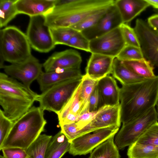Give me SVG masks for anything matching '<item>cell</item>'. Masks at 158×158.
Segmentation results:
<instances>
[{
    "instance_id": "obj_1",
    "label": "cell",
    "mask_w": 158,
    "mask_h": 158,
    "mask_svg": "<svg viewBox=\"0 0 158 158\" xmlns=\"http://www.w3.org/2000/svg\"><path fill=\"white\" fill-rule=\"evenodd\" d=\"M121 119L123 124L155 107L158 101V75L120 88Z\"/></svg>"
},
{
    "instance_id": "obj_2",
    "label": "cell",
    "mask_w": 158,
    "mask_h": 158,
    "mask_svg": "<svg viewBox=\"0 0 158 158\" xmlns=\"http://www.w3.org/2000/svg\"><path fill=\"white\" fill-rule=\"evenodd\" d=\"M114 2V0H56L53 8L44 15L45 23L49 28L70 27Z\"/></svg>"
},
{
    "instance_id": "obj_3",
    "label": "cell",
    "mask_w": 158,
    "mask_h": 158,
    "mask_svg": "<svg viewBox=\"0 0 158 158\" xmlns=\"http://www.w3.org/2000/svg\"><path fill=\"white\" fill-rule=\"evenodd\" d=\"M38 94L6 74L0 73V105L5 115L14 123L26 114Z\"/></svg>"
},
{
    "instance_id": "obj_4",
    "label": "cell",
    "mask_w": 158,
    "mask_h": 158,
    "mask_svg": "<svg viewBox=\"0 0 158 158\" xmlns=\"http://www.w3.org/2000/svg\"><path fill=\"white\" fill-rule=\"evenodd\" d=\"M44 111L40 106H32L14 122L0 150L11 147L27 150L44 130L47 122L44 118Z\"/></svg>"
},
{
    "instance_id": "obj_5",
    "label": "cell",
    "mask_w": 158,
    "mask_h": 158,
    "mask_svg": "<svg viewBox=\"0 0 158 158\" xmlns=\"http://www.w3.org/2000/svg\"><path fill=\"white\" fill-rule=\"evenodd\" d=\"M26 34L17 27L9 26L0 30V55L11 64L21 62L31 55Z\"/></svg>"
},
{
    "instance_id": "obj_6",
    "label": "cell",
    "mask_w": 158,
    "mask_h": 158,
    "mask_svg": "<svg viewBox=\"0 0 158 158\" xmlns=\"http://www.w3.org/2000/svg\"><path fill=\"white\" fill-rule=\"evenodd\" d=\"M82 77L58 83L38 94L36 101L39 102V106L44 110L52 111L57 114L80 85Z\"/></svg>"
},
{
    "instance_id": "obj_7",
    "label": "cell",
    "mask_w": 158,
    "mask_h": 158,
    "mask_svg": "<svg viewBox=\"0 0 158 158\" xmlns=\"http://www.w3.org/2000/svg\"><path fill=\"white\" fill-rule=\"evenodd\" d=\"M158 121L155 107L137 117L123 124L115 135L114 143L118 148L123 149L135 143L152 125Z\"/></svg>"
},
{
    "instance_id": "obj_8",
    "label": "cell",
    "mask_w": 158,
    "mask_h": 158,
    "mask_svg": "<svg viewBox=\"0 0 158 158\" xmlns=\"http://www.w3.org/2000/svg\"><path fill=\"white\" fill-rule=\"evenodd\" d=\"M119 127L112 126L80 135L70 142L69 153L73 156L85 155L118 132Z\"/></svg>"
},
{
    "instance_id": "obj_9",
    "label": "cell",
    "mask_w": 158,
    "mask_h": 158,
    "mask_svg": "<svg viewBox=\"0 0 158 158\" xmlns=\"http://www.w3.org/2000/svg\"><path fill=\"white\" fill-rule=\"evenodd\" d=\"M26 35L31 47L38 52L47 53L55 46L44 15L30 17Z\"/></svg>"
},
{
    "instance_id": "obj_10",
    "label": "cell",
    "mask_w": 158,
    "mask_h": 158,
    "mask_svg": "<svg viewBox=\"0 0 158 158\" xmlns=\"http://www.w3.org/2000/svg\"><path fill=\"white\" fill-rule=\"evenodd\" d=\"M144 58L154 67H158V33L147 23L138 19L134 28Z\"/></svg>"
},
{
    "instance_id": "obj_11",
    "label": "cell",
    "mask_w": 158,
    "mask_h": 158,
    "mask_svg": "<svg viewBox=\"0 0 158 158\" xmlns=\"http://www.w3.org/2000/svg\"><path fill=\"white\" fill-rule=\"evenodd\" d=\"M126 45L120 27L89 41V52L114 58Z\"/></svg>"
},
{
    "instance_id": "obj_12",
    "label": "cell",
    "mask_w": 158,
    "mask_h": 158,
    "mask_svg": "<svg viewBox=\"0 0 158 158\" xmlns=\"http://www.w3.org/2000/svg\"><path fill=\"white\" fill-rule=\"evenodd\" d=\"M43 64L32 55L25 60L19 63L4 65L5 73L9 76L21 81L27 87L38 78L43 72Z\"/></svg>"
},
{
    "instance_id": "obj_13",
    "label": "cell",
    "mask_w": 158,
    "mask_h": 158,
    "mask_svg": "<svg viewBox=\"0 0 158 158\" xmlns=\"http://www.w3.org/2000/svg\"><path fill=\"white\" fill-rule=\"evenodd\" d=\"M121 122L120 104L114 106H104L98 110L88 124L76 131L74 139L82 134L99 129L112 126L120 127Z\"/></svg>"
},
{
    "instance_id": "obj_14",
    "label": "cell",
    "mask_w": 158,
    "mask_h": 158,
    "mask_svg": "<svg viewBox=\"0 0 158 158\" xmlns=\"http://www.w3.org/2000/svg\"><path fill=\"white\" fill-rule=\"evenodd\" d=\"M123 23L120 13L114 4L108 9L104 15L95 25L81 32L90 41L120 27Z\"/></svg>"
},
{
    "instance_id": "obj_15",
    "label": "cell",
    "mask_w": 158,
    "mask_h": 158,
    "mask_svg": "<svg viewBox=\"0 0 158 158\" xmlns=\"http://www.w3.org/2000/svg\"><path fill=\"white\" fill-rule=\"evenodd\" d=\"M82 61L80 53L72 49L56 52L42 64L45 72L80 69Z\"/></svg>"
},
{
    "instance_id": "obj_16",
    "label": "cell",
    "mask_w": 158,
    "mask_h": 158,
    "mask_svg": "<svg viewBox=\"0 0 158 158\" xmlns=\"http://www.w3.org/2000/svg\"><path fill=\"white\" fill-rule=\"evenodd\" d=\"M114 58L91 53L86 68V75L98 81L111 73Z\"/></svg>"
},
{
    "instance_id": "obj_17",
    "label": "cell",
    "mask_w": 158,
    "mask_h": 158,
    "mask_svg": "<svg viewBox=\"0 0 158 158\" xmlns=\"http://www.w3.org/2000/svg\"><path fill=\"white\" fill-rule=\"evenodd\" d=\"M80 69L43 72L37 79L40 91L44 92L53 85L69 80L82 77Z\"/></svg>"
},
{
    "instance_id": "obj_18",
    "label": "cell",
    "mask_w": 158,
    "mask_h": 158,
    "mask_svg": "<svg viewBox=\"0 0 158 158\" xmlns=\"http://www.w3.org/2000/svg\"><path fill=\"white\" fill-rule=\"evenodd\" d=\"M97 85L103 106L119 105L120 88L112 76L107 75L98 81Z\"/></svg>"
},
{
    "instance_id": "obj_19",
    "label": "cell",
    "mask_w": 158,
    "mask_h": 158,
    "mask_svg": "<svg viewBox=\"0 0 158 158\" xmlns=\"http://www.w3.org/2000/svg\"><path fill=\"white\" fill-rule=\"evenodd\" d=\"M56 0H17L15 5L18 14L30 17L44 15L54 7Z\"/></svg>"
},
{
    "instance_id": "obj_20",
    "label": "cell",
    "mask_w": 158,
    "mask_h": 158,
    "mask_svg": "<svg viewBox=\"0 0 158 158\" xmlns=\"http://www.w3.org/2000/svg\"><path fill=\"white\" fill-rule=\"evenodd\" d=\"M114 4L123 23L127 24L150 6L146 0H116Z\"/></svg>"
},
{
    "instance_id": "obj_21",
    "label": "cell",
    "mask_w": 158,
    "mask_h": 158,
    "mask_svg": "<svg viewBox=\"0 0 158 158\" xmlns=\"http://www.w3.org/2000/svg\"><path fill=\"white\" fill-rule=\"evenodd\" d=\"M70 143L61 131L53 136L47 146L44 158H61L69 150Z\"/></svg>"
},
{
    "instance_id": "obj_22",
    "label": "cell",
    "mask_w": 158,
    "mask_h": 158,
    "mask_svg": "<svg viewBox=\"0 0 158 158\" xmlns=\"http://www.w3.org/2000/svg\"><path fill=\"white\" fill-rule=\"evenodd\" d=\"M81 84V82L67 103L57 114L59 122L68 115H74L79 117L89 112V106L85 105L79 98Z\"/></svg>"
},
{
    "instance_id": "obj_23",
    "label": "cell",
    "mask_w": 158,
    "mask_h": 158,
    "mask_svg": "<svg viewBox=\"0 0 158 158\" xmlns=\"http://www.w3.org/2000/svg\"><path fill=\"white\" fill-rule=\"evenodd\" d=\"M111 73L122 85L135 83L145 79L134 73L116 57L114 59Z\"/></svg>"
},
{
    "instance_id": "obj_24",
    "label": "cell",
    "mask_w": 158,
    "mask_h": 158,
    "mask_svg": "<svg viewBox=\"0 0 158 158\" xmlns=\"http://www.w3.org/2000/svg\"><path fill=\"white\" fill-rule=\"evenodd\" d=\"M113 136L102 143L90 153L89 158H120Z\"/></svg>"
},
{
    "instance_id": "obj_25",
    "label": "cell",
    "mask_w": 158,
    "mask_h": 158,
    "mask_svg": "<svg viewBox=\"0 0 158 158\" xmlns=\"http://www.w3.org/2000/svg\"><path fill=\"white\" fill-rule=\"evenodd\" d=\"M122 62L129 69L139 76L145 78H151L156 76L154 72V67L145 58Z\"/></svg>"
},
{
    "instance_id": "obj_26",
    "label": "cell",
    "mask_w": 158,
    "mask_h": 158,
    "mask_svg": "<svg viewBox=\"0 0 158 158\" xmlns=\"http://www.w3.org/2000/svg\"><path fill=\"white\" fill-rule=\"evenodd\" d=\"M127 154L128 158H158V146L135 142L129 146Z\"/></svg>"
},
{
    "instance_id": "obj_27",
    "label": "cell",
    "mask_w": 158,
    "mask_h": 158,
    "mask_svg": "<svg viewBox=\"0 0 158 158\" xmlns=\"http://www.w3.org/2000/svg\"><path fill=\"white\" fill-rule=\"evenodd\" d=\"M17 0H0V27L6 26L18 14L15 5Z\"/></svg>"
},
{
    "instance_id": "obj_28",
    "label": "cell",
    "mask_w": 158,
    "mask_h": 158,
    "mask_svg": "<svg viewBox=\"0 0 158 158\" xmlns=\"http://www.w3.org/2000/svg\"><path fill=\"white\" fill-rule=\"evenodd\" d=\"M52 137L45 134L40 135L27 150L31 158H44L46 148Z\"/></svg>"
},
{
    "instance_id": "obj_29",
    "label": "cell",
    "mask_w": 158,
    "mask_h": 158,
    "mask_svg": "<svg viewBox=\"0 0 158 158\" xmlns=\"http://www.w3.org/2000/svg\"><path fill=\"white\" fill-rule=\"evenodd\" d=\"M52 37L55 45H66L77 31L70 27L50 28Z\"/></svg>"
},
{
    "instance_id": "obj_30",
    "label": "cell",
    "mask_w": 158,
    "mask_h": 158,
    "mask_svg": "<svg viewBox=\"0 0 158 158\" xmlns=\"http://www.w3.org/2000/svg\"><path fill=\"white\" fill-rule=\"evenodd\" d=\"M109 7L98 11L88 15L70 27L77 31L81 32L93 26L104 15Z\"/></svg>"
},
{
    "instance_id": "obj_31",
    "label": "cell",
    "mask_w": 158,
    "mask_h": 158,
    "mask_svg": "<svg viewBox=\"0 0 158 158\" xmlns=\"http://www.w3.org/2000/svg\"><path fill=\"white\" fill-rule=\"evenodd\" d=\"M98 81L91 78L86 74L83 75L79 97L85 105L89 107L90 97Z\"/></svg>"
},
{
    "instance_id": "obj_32",
    "label": "cell",
    "mask_w": 158,
    "mask_h": 158,
    "mask_svg": "<svg viewBox=\"0 0 158 158\" xmlns=\"http://www.w3.org/2000/svg\"><path fill=\"white\" fill-rule=\"evenodd\" d=\"M135 142L143 145L158 146V121L150 127Z\"/></svg>"
},
{
    "instance_id": "obj_33",
    "label": "cell",
    "mask_w": 158,
    "mask_h": 158,
    "mask_svg": "<svg viewBox=\"0 0 158 158\" xmlns=\"http://www.w3.org/2000/svg\"><path fill=\"white\" fill-rule=\"evenodd\" d=\"M116 57L122 61L138 60L144 58L140 47L127 45Z\"/></svg>"
},
{
    "instance_id": "obj_34",
    "label": "cell",
    "mask_w": 158,
    "mask_h": 158,
    "mask_svg": "<svg viewBox=\"0 0 158 158\" xmlns=\"http://www.w3.org/2000/svg\"><path fill=\"white\" fill-rule=\"evenodd\" d=\"M66 45L89 52V41L80 31H77Z\"/></svg>"
},
{
    "instance_id": "obj_35",
    "label": "cell",
    "mask_w": 158,
    "mask_h": 158,
    "mask_svg": "<svg viewBox=\"0 0 158 158\" xmlns=\"http://www.w3.org/2000/svg\"><path fill=\"white\" fill-rule=\"evenodd\" d=\"M120 27L126 45L140 47L139 42L134 28L125 23L122 24Z\"/></svg>"
},
{
    "instance_id": "obj_36",
    "label": "cell",
    "mask_w": 158,
    "mask_h": 158,
    "mask_svg": "<svg viewBox=\"0 0 158 158\" xmlns=\"http://www.w3.org/2000/svg\"><path fill=\"white\" fill-rule=\"evenodd\" d=\"M14 122L7 118L0 110V148L9 134Z\"/></svg>"
},
{
    "instance_id": "obj_37",
    "label": "cell",
    "mask_w": 158,
    "mask_h": 158,
    "mask_svg": "<svg viewBox=\"0 0 158 158\" xmlns=\"http://www.w3.org/2000/svg\"><path fill=\"white\" fill-rule=\"evenodd\" d=\"M1 150L4 158H29L30 156L27 150L21 148H4Z\"/></svg>"
},
{
    "instance_id": "obj_38",
    "label": "cell",
    "mask_w": 158,
    "mask_h": 158,
    "mask_svg": "<svg viewBox=\"0 0 158 158\" xmlns=\"http://www.w3.org/2000/svg\"><path fill=\"white\" fill-rule=\"evenodd\" d=\"M103 106L97 84L89 98V111H97Z\"/></svg>"
},
{
    "instance_id": "obj_39",
    "label": "cell",
    "mask_w": 158,
    "mask_h": 158,
    "mask_svg": "<svg viewBox=\"0 0 158 158\" xmlns=\"http://www.w3.org/2000/svg\"><path fill=\"white\" fill-rule=\"evenodd\" d=\"M98 111L88 112L80 115L75 122L77 126V131L81 129L88 124L96 114Z\"/></svg>"
},
{
    "instance_id": "obj_40",
    "label": "cell",
    "mask_w": 158,
    "mask_h": 158,
    "mask_svg": "<svg viewBox=\"0 0 158 158\" xmlns=\"http://www.w3.org/2000/svg\"><path fill=\"white\" fill-rule=\"evenodd\" d=\"M147 23L154 30L158 31V14L153 15L149 17L148 19Z\"/></svg>"
},
{
    "instance_id": "obj_41",
    "label": "cell",
    "mask_w": 158,
    "mask_h": 158,
    "mask_svg": "<svg viewBox=\"0 0 158 158\" xmlns=\"http://www.w3.org/2000/svg\"><path fill=\"white\" fill-rule=\"evenodd\" d=\"M150 6L158 9V0H146Z\"/></svg>"
},
{
    "instance_id": "obj_42",
    "label": "cell",
    "mask_w": 158,
    "mask_h": 158,
    "mask_svg": "<svg viewBox=\"0 0 158 158\" xmlns=\"http://www.w3.org/2000/svg\"><path fill=\"white\" fill-rule=\"evenodd\" d=\"M156 111L157 114V116L158 117V101H157V102L156 104Z\"/></svg>"
},
{
    "instance_id": "obj_43",
    "label": "cell",
    "mask_w": 158,
    "mask_h": 158,
    "mask_svg": "<svg viewBox=\"0 0 158 158\" xmlns=\"http://www.w3.org/2000/svg\"><path fill=\"white\" fill-rule=\"evenodd\" d=\"M0 158H4L3 156H2L1 155L0 156Z\"/></svg>"
},
{
    "instance_id": "obj_44",
    "label": "cell",
    "mask_w": 158,
    "mask_h": 158,
    "mask_svg": "<svg viewBox=\"0 0 158 158\" xmlns=\"http://www.w3.org/2000/svg\"><path fill=\"white\" fill-rule=\"evenodd\" d=\"M158 33V31H156Z\"/></svg>"
}]
</instances>
